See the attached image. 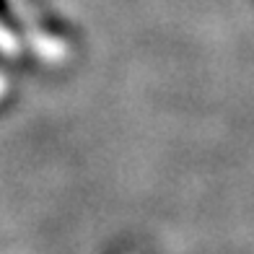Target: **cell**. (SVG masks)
Returning a JSON list of instances; mask_svg holds the SVG:
<instances>
[{
  "mask_svg": "<svg viewBox=\"0 0 254 254\" xmlns=\"http://www.w3.org/2000/svg\"><path fill=\"white\" fill-rule=\"evenodd\" d=\"M0 21L8 26V29H16L18 31V24H16V16H13V10L8 8L5 0H0Z\"/></svg>",
  "mask_w": 254,
  "mask_h": 254,
  "instance_id": "cell-1",
  "label": "cell"
}]
</instances>
